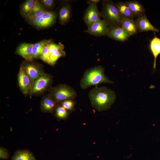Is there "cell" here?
Masks as SVG:
<instances>
[{"mask_svg": "<svg viewBox=\"0 0 160 160\" xmlns=\"http://www.w3.org/2000/svg\"><path fill=\"white\" fill-rule=\"evenodd\" d=\"M124 2L135 17L144 14L145 9L142 4L138 1L132 0L126 1Z\"/></svg>", "mask_w": 160, "mask_h": 160, "instance_id": "14", "label": "cell"}, {"mask_svg": "<svg viewBox=\"0 0 160 160\" xmlns=\"http://www.w3.org/2000/svg\"><path fill=\"white\" fill-rule=\"evenodd\" d=\"M135 21L138 31L140 32L148 31L158 32L159 31L158 29L155 27L151 24L145 14L137 17Z\"/></svg>", "mask_w": 160, "mask_h": 160, "instance_id": "12", "label": "cell"}, {"mask_svg": "<svg viewBox=\"0 0 160 160\" xmlns=\"http://www.w3.org/2000/svg\"><path fill=\"white\" fill-rule=\"evenodd\" d=\"M35 3V0H27L24 2L20 7L21 15L26 18L32 10Z\"/></svg>", "mask_w": 160, "mask_h": 160, "instance_id": "23", "label": "cell"}, {"mask_svg": "<svg viewBox=\"0 0 160 160\" xmlns=\"http://www.w3.org/2000/svg\"><path fill=\"white\" fill-rule=\"evenodd\" d=\"M107 35L111 39L122 42L127 40L131 36L121 27L118 26L109 27Z\"/></svg>", "mask_w": 160, "mask_h": 160, "instance_id": "11", "label": "cell"}, {"mask_svg": "<svg viewBox=\"0 0 160 160\" xmlns=\"http://www.w3.org/2000/svg\"><path fill=\"white\" fill-rule=\"evenodd\" d=\"M121 18L134 20L135 17L124 2L119 1L115 4Z\"/></svg>", "mask_w": 160, "mask_h": 160, "instance_id": "17", "label": "cell"}, {"mask_svg": "<svg viewBox=\"0 0 160 160\" xmlns=\"http://www.w3.org/2000/svg\"><path fill=\"white\" fill-rule=\"evenodd\" d=\"M50 43H47L45 45L44 48L41 55L40 57V58L42 60L47 63L50 54L49 51V44Z\"/></svg>", "mask_w": 160, "mask_h": 160, "instance_id": "28", "label": "cell"}, {"mask_svg": "<svg viewBox=\"0 0 160 160\" xmlns=\"http://www.w3.org/2000/svg\"><path fill=\"white\" fill-rule=\"evenodd\" d=\"M49 96L57 103L66 100H74L77 94L75 89L71 86L65 84H60L51 89Z\"/></svg>", "mask_w": 160, "mask_h": 160, "instance_id": "4", "label": "cell"}, {"mask_svg": "<svg viewBox=\"0 0 160 160\" xmlns=\"http://www.w3.org/2000/svg\"><path fill=\"white\" fill-rule=\"evenodd\" d=\"M46 11L38 0H35L34 5L31 12L26 17L31 21L34 18L41 16Z\"/></svg>", "mask_w": 160, "mask_h": 160, "instance_id": "18", "label": "cell"}, {"mask_svg": "<svg viewBox=\"0 0 160 160\" xmlns=\"http://www.w3.org/2000/svg\"><path fill=\"white\" fill-rule=\"evenodd\" d=\"M52 80L50 76L44 73L34 80L31 86L29 93L33 95L41 93L48 86Z\"/></svg>", "mask_w": 160, "mask_h": 160, "instance_id": "5", "label": "cell"}, {"mask_svg": "<svg viewBox=\"0 0 160 160\" xmlns=\"http://www.w3.org/2000/svg\"><path fill=\"white\" fill-rule=\"evenodd\" d=\"M89 1L92 2L93 3H97V2H98L100 0H89Z\"/></svg>", "mask_w": 160, "mask_h": 160, "instance_id": "31", "label": "cell"}, {"mask_svg": "<svg viewBox=\"0 0 160 160\" xmlns=\"http://www.w3.org/2000/svg\"><path fill=\"white\" fill-rule=\"evenodd\" d=\"M56 16L55 12L46 11L41 16L36 17L30 21L33 25L37 27H47L55 22Z\"/></svg>", "mask_w": 160, "mask_h": 160, "instance_id": "7", "label": "cell"}, {"mask_svg": "<svg viewBox=\"0 0 160 160\" xmlns=\"http://www.w3.org/2000/svg\"><path fill=\"white\" fill-rule=\"evenodd\" d=\"M71 14L70 5L67 4L64 5L60 9L59 12V21L60 23L64 25L69 20Z\"/></svg>", "mask_w": 160, "mask_h": 160, "instance_id": "22", "label": "cell"}, {"mask_svg": "<svg viewBox=\"0 0 160 160\" xmlns=\"http://www.w3.org/2000/svg\"><path fill=\"white\" fill-rule=\"evenodd\" d=\"M121 27L131 36L136 34L138 31L136 23L134 20L121 18Z\"/></svg>", "mask_w": 160, "mask_h": 160, "instance_id": "16", "label": "cell"}, {"mask_svg": "<svg viewBox=\"0 0 160 160\" xmlns=\"http://www.w3.org/2000/svg\"><path fill=\"white\" fill-rule=\"evenodd\" d=\"M58 105L49 96L45 97L42 100L41 108L42 111L44 112L53 113L55 112Z\"/></svg>", "mask_w": 160, "mask_h": 160, "instance_id": "15", "label": "cell"}, {"mask_svg": "<svg viewBox=\"0 0 160 160\" xmlns=\"http://www.w3.org/2000/svg\"><path fill=\"white\" fill-rule=\"evenodd\" d=\"M100 13L101 17L103 18L109 27H121V18L115 4L111 1H103V7Z\"/></svg>", "mask_w": 160, "mask_h": 160, "instance_id": "3", "label": "cell"}, {"mask_svg": "<svg viewBox=\"0 0 160 160\" xmlns=\"http://www.w3.org/2000/svg\"><path fill=\"white\" fill-rule=\"evenodd\" d=\"M64 46L61 42L56 44L52 41L49 44V51L50 54L63 50Z\"/></svg>", "mask_w": 160, "mask_h": 160, "instance_id": "27", "label": "cell"}, {"mask_svg": "<svg viewBox=\"0 0 160 160\" xmlns=\"http://www.w3.org/2000/svg\"><path fill=\"white\" fill-rule=\"evenodd\" d=\"M33 44L23 43L17 48L16 52L28 61L33 60L32 47Z\"/></svg>", "mask_w": 160, "mask_h": 160, "instance_id": "13", "label": "cell"}, {"mask_svg": "<svg viewBox=\"0 0 160 160\" xmlns=\"http://www.w3.org/2000/svg\"><path fill=\"white\" fill-rule=\"evenodd\" d=\"M65 55V52L63 50L51 53L50 54L47 63L53 66L59 58L62 57H64Z\"/></svg>", "mask_w": 160, "mask_h": 160, "instance_id": "25", "label": "cell"}, {"mask_svg": "<svg viewBox=\"0 0 160 160\" xmlns=\"http://www.w3.org/2000/svg\"><path fill=\"white\" fill-rule=\"evenodd\" d=\"M31 62L25 63L22 64V65L26 74L30 79L32 85L36 78L44 73L39 65Z\"/></svg>", "mask_w": 160, "mask_h": 160, "instance_id": "9", "label": "cell"}, {"mask_svg": "<svg viewBox=\"0 0 160 160\" xmlns=\"http://www.w3.org/2000/svg\"><path fill=\"white\" fill-rule=\"evenodd\" d=\"M9 157V154L7 150L5 148L0 147V158L2 159H7Z\"/></svg>", "mask_w": 160, "mask_h": 160, "instance_id": "29", "label": "cell"}, {"mask_svg": "<svg viewBox=\"0 0 160 160\" xmlns=\"http://www.w3.org/2000/svg\"></svg>", "mask_w": 160, "mask_h": 160, "instance_id": "32", "label": "cell"}, {"mask_svg": "<svg viewBox=\"0 0 160 160\" xmlns=\"http://www.w3.org/2000/svg\"><path fill=\"white\" fill-rule=\"evenodd\" d=\"M19 86L22 93L26 95L29 93L31 86L30 79L26 74L22 65L20 67L18 75Z\"/></svg>", "mask_w": 160, "mask_h": 160, "instance_id": "10", "label": "cell"}, {"mask_svg": "<svg viewBox=\"0 0 160 160\" xmlns=\"http://www.w3.org/2000/svg\"><path fill=\"white\" fill-rule=\"evenodd\" d=\"M40 1L44 6L48 8L52 7L54 4L53 0H42Z\"/></svg>", "mask_w": 160, "mask_h": 160, "instance_id": "30", "label": "cell"}, {"mask_svg": "<svg viewBox=\"0 0 160 160\" xmlns=\"http://www.w3.org/2000/svg\"><path fill=\"white\" fill-rule=\"evenodd\" d=\"M51 41L50 40H43L33 44L32 47L33 59L40 58L45 45Z\"/></svg>", "mask_w": 160, "mask_h": 160, "instance_id": "21", "label": "cell"}, {"mask_svg": "<svg viewBox=\"0 0 160 160\" xmlns=\"http://www.w3.org/2000/svg\"><path fill=\"white\" fill-rule=\"evenodd\" d=\"M88 97L92 107L99 112L111 108L116 98L115 92L106 87H95L90 90Z\"/></svg>", "mask_w": 160, "mask_h": 160, "instance_id": "1", "label": "cell"}, {"mask_svg": "<svg viewBox=\"0 0 160 160\" xmlns=\"http://www.w3.org/2000/svg\"><path fill=\"white\" fill-rule=\"evenodd\" d=\"M59 104L67 110L70 112L74 110L76 103L74 100H68Z\"/></svg>", "mask_w": 160, "mask_h": 160, "instance_id": "26", "label": "cell"}, {"mask_svg": "<svg viewBox=\"0 0 160 160\" xmlns=\"http://www.w3.org/2000/svg\"><path fill=\"white\" fill-rule=\"evenodd\" d=\"M104 68L101 65L96 66L86 70L80 81V86L82 89L95 86L97 87L101 83L113 84L104 74Z\"/></svg>", "mask_w": 160, "mask_h": 160, "instance_id": "2", "label": "cell"}, {"mask_svg": "<svg viewBox=\"0 0 160 160\" xmlns=\"http://www.w3.org/2000/svg\"><path fill=\"white\" fill-rule=\"evenodd\" d=\"M89 5L87 9L84 17V20L88 28L100 19V13L96 3L88 1Z\"/></svg>", "mask_w": 160, "mask_h": 160, "instance_id": "6", "label": "cell"}, {"mask_svg": "<svg viewBox=\"0 0 160 160\" xmlns=\"http://www.w3.org/2000/svg\"><path fill=\"white\" fill-rule=\"evenodd\" d=\"M55 112L56 117L59 120H65L67 119L70 113L59 104L56 109Z\"/></svg>", "mask_w": 160, "mask_h": 160, "instance_id": "24", "label": "cell"}, {"mask_svg": "<svg viewBox=\"0 0 160 160\" xmlns=\"http://www.w3.org/2000/svg\"><path fill=\"white\" fill-rule=\"evenodd\" d=\"M109 27L105 21L100 19L85 31L91 35L97 37L107 35Z\"/></svg>", "mask_w": 160, "mask_h": 160, "instance_id": "8", "label": "cell"}, {"mask_svg": "<svg viewBox=\"0 0 160 160\" xmlns=\"http://www.w3.org/2000/svg\"><path fill=\"white\" fill-rule=\"evenodd\" d=\"M150 48L154 58L153 68L155 69L157 57L160 54V39L156 36L153 38L151 41Z\"/></svg>", "mask_w": 160, "mask_h": 160, "instance_id": "19", "label": "cell"}, {"mask_svg": "<svg viewBox=\"0 0 160 160\" xmlns=\"http://www.w3.org/2000/svg\"><path fill=\"white\" fill-rule=\"evenodd\" d=\"M33 153L27 150H20L16 151L11 160H36Z\"/></svg>", "mask_w": 160, "mask_h": 160, "instance_id": "20", "label": "cell"}]
</instances>
